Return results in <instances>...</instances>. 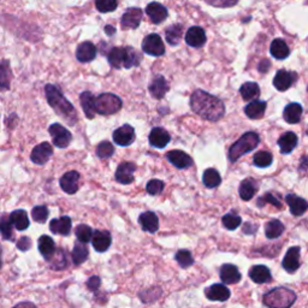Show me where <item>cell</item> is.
Wrapping results in <instances>:
<instances>
[{
  "mask_svg": "<svg viewBox=\"0 0 308 308\" xmlns=\"http://www.w3.org/2000/svg\"><path fill=\"white\" fill-rule=\"evenodd\" d=\"M190 107L196 115L211 122H217L225 113V106L223 101L201 89L195 91L190 96Z\"/></svg>",
  "mask_w": 308,
  "mask_h": 308,
  "instance_id": "cell-1",
  "label": "cell"
},
{
  "mask_svg": "<svg viewBox=\"0 0 308 308\" xmlns=\"http://www.w3.org/2000/svg\"><path fill=\"white\" fill-rule=\"evenodd\" d=\"M45 93H46L47 101L54 112L70 126H75V123L77 122L76 111L72 104L65 99L60 89L54 87L53 85H47L45 87Z\"/></svg>",
  "mask_w": 308,
  "mask_h": 308,
  "instance_id": "cell-2",
  "label": "cell"
},
{
  "mask_svg": "<svg viewBox=\"0 0 308 308\" xmlns=\"http://www.w3.org/2000/svg\"><path fill=\"white\" fill-rule=\"evenodd\" d=\"M107 58L111 67L115 69H130L137 67L141 61V54L133 47H113Z\"/></svg>",
  "mask_w": 308,
  "mask_h": 308,
  "instance_id": "cell-3",
  "label": "cell"
},
{
  "mask_svg": "<svg viewBox=\"0 0 308 308\" xmlns=\"http://www.w3.org/2000/svg\"><path fill=\"white\" fill-rule=\"evenodd\" d=\"M259 135L253 131H249L241 136V138L235 142L229 150V159L231 161H236L242 155H244L248 152L253 151L259 145Z\"/></svg>",
  "mask_w": 308,
  "mask_h": 308,
  "instance_id": "cell-4",
  "label": "cell"
},
{
  "mask_svg": "<svg viewBox=\"0 0 308 308\" xmlns=\"http://www.w3.org/2000/svg\"><path fill=\"white\" fill-rule=\"evenodd\" d=\"M296 295L295 293L286 288H277L273 289L264 296V304L268 307H278L285 308L290 307L295 302Z\"/></svg>",
  "mask_w": 308,
  "mask_h": 308,
  "instance_id": "cell-5",
  "label": "cell"
},
{
  "mask_svg": "<svg viewBox=\"0 0 308 308\" xmlns=\"http://www.w3.org/2000/svg\"><path fill=\"white\" fill-rule=\"evenodd\" d=\"M95 106L96 113H99V115H113V113L118 112L122 107V100L119 96L112 94V93H104L96 98Z\"/></svg>",
  "mask_w": 308,
  "mask_h": 308,
  "instance_id": "cell-6",
  "label": "cell"
},
{
  "mask_svg": "<svg viewBox=\"0 0 308 308\" xmlns=\"http://www.w3.org/2000/svg\"><path fill=\"white\" fill-rule=\"evenodd\" d=\"M48 133L51 134L54 146L58 148L68 147L72 140L70 131L58 123L52 124V126L48 128Z\"/></svg>",
  "mask_w": 308,
  "mask_h": 308,
  "instance_id": "cell-7",
  "label": "cell"
},
{
  "mask_svg": "<svg viewBox=\"0 0 308 308\" xmlns=\"http://www.w3.org/2000/svg\"><path fill=\"white\" fill-rule=\"evenodd\" d=\"M142 51L145 53L153 55V57H160L165 53L162 39L158 34H150L142 41Z\"/></svg>",
  "mask_w": 308,
  "mask_h": 308,
  "instance_id": "cell-8",
  "label": "cell"
},
{
  "mask_svg": "<svg viewBox=\"0 0 308 308\" xmlns=\"http://www.w3.org/2000/svg\"><path fill=\"white\" fill-rule=\"evenodd\" d=\"M143 12L138 8H129L123 13L120 24L123 29H136L142 20Z\"/></svg>",
  "mask_w": 308,
  "mask_h": 308,
  "instance_id": "cell-9",
  "label": "cell"
},
{
  "mask_svg": "<svg viewBox=\"0 0 308 308\" xmlns=\"http://www.w3.org/2000/svg\"><path fill=\"white\" fill-rule=\"evenodd\" d=\"M135 140V130L134 128L129 126V124H126V126H122L118 129H116L113 131V141H115L116 145L118 146L126 147L129 146L134 142Z\"/></svg>",
  "mask_w": 308,
  "mask_h": 308,
  "instance_id": "cell-10",
  "label": "cell"
},
{
  "mask_svg": "<svg viewBox=\"0 0 308 308\" xmlns=\"http://www.w3.org/2000/svg\"><path fill=\"white\" fill-rule=\"evenodd\" d=\"M52 154H53V148H52L51 143L43 142L33 148L30 159H32L34 164L44 165L48 161V159L51 158Z\"/></svg>",
  "mask_w": 308,
  "mask_h": 308,
  "instance_id": "cell-11",
  "label": "cell"
},
{
  "mask_svg": "<svg viewBox=\"0 0 308 308\" xmlns=\"http://www.w3.org/2000/svg\"><path fill=\"white\" fill-rule=\"evenodd\" d=\"M135 170H136V165L133 164V162H122L116 170V181L120 183V184H130L134 181Z\"/></svg>",
  "mask_w": 308,
  "mask_h": 308,
  "instance_id": "cell-12",
  "label": "cell"
},
{
  "mask_svg": "<svg viewBox=\"0 0 308 308\" xmlns=\"http://www.w3.org/2000/svg\"><path fill=\"white\" fill-rule=\"evenodd\" d=\"M296 79V74L292 71L286 70H279L273 79V86H275L277 91L284 92L286 89L292 87V85L295 82Z\"/></svg>",
  "mask_w": 308,
  "mask_h": 308,
  "instance_id": "cell-13",
  "label": "cell"
},
{
  "mask_svg": "<svg viewBox=\"0 0 308 308\" xmlns=\"http://www.w3.org/2000/svg\"><path fill=\"white\" fill-rule=\"evenodd\" d=\"M146 13L154 24H160L168 18V9H166L164 5H161L160 3L157 2L150 3V4L147 5Z\"/></svg>",
  "mask_w": 308,
  "mask_h": 308,
  "instance_id": "cell-14",
  "label": "cell"
},
{
  "mask_svg": "<svg viewBox=\"0 0 308 308\" xmlns=\"http://www.w3.org/2000/svg\"><path fill=\"white\" fill-rule=\"evenodd\" d=\"M166 158H168V160L170 161L171 164H174V166H176L177 169H188L193 165V159L183 151L175 150L168 152V153H166Z\"/></svg>",
  "mask_w": 308,
  "mask_h": 308,
  "instance_id": "cell-15",
  "label": "cell"
},
{
  "mask_svg": "<svg viewBox=\"0 0 308 308\" xmlns=\"http://www.w3.org/2000/svg\"><path fill=\"white\" fill-rule=\"evenodd\" d=\"M186 43L189 46L199 48L202 47L206 44V33L202 28L200 27H192L189 28L188 32L186 34Z\"/></svg>",
  "mask_w": 308,
  "mask_h": 308,
  "instance_id": "cell-16",
  "label": "cell"
},
{
  "mask_svg": "<svg viewBox=\"0 0 308 308\" xmlns=\"http://www.w3.org/2000/svg\"><path fill=\"white\" fill-rule=\"evenodd\" d=\"M96 57V47L91 41H85L76 50V58L81 63H89Z\"/></svg>",
  "mask_w": 308,
  "mask_h": 308,
  "instance_id": "cell-17",
  "label": "cell"
},
{
  "mask_svg": "<svg viewBox=\"0 0 308 308\" xmlns=\"http://www.w3.org/2000/svg\"><path fill=\"white\" fill-rule=\"evenodd\" d=\"M111 242H112V237H111V234L109 231L98 230L94 235H93V238H92L93 247H94L95 251L99 252V253L106 252L107 249L110 248Z\"/></svg>",
  "mask_w": 308,
  "mask_h": 308,
  "instance_id": "cell-18",
  "label": "cell"
},
{
  "mask_svg": "<svg viewBox=\"0 0 308 308\" xmlns=\"http://www.w3.org/2000/svg\"><path fill=\"white\" fill-rule=\"evenodd\" d=\"M79 174L77 171H69L60 178V188L68 194H75L78 189Z\"/></svg>",
  "mask_w": 308,
  "mask_h": 308,
  "instance_id": "cell-19",
  "label": "cell"
},
{
  "mask_svg": "<svg viewBox=\"0 0 308 308\" xmlns=\"http://www.w3.org/2000/svg\"><path fill=\"white\" fill-rule=\"evenodd\" d=\"M220 279L225 284H236L241 281V273L233 264H225L220 268Z\"/></svg>",
  "mask_w": 308,
  "mask_h": 308,
  "instance_id": "cell-20",
  "label": "cell"
},
{
  "mask_svg": "<svg viewBox=\"0 0 308 308\" xmlns=\"http://www.w3.org/2000/svg\"><path fill=\"white\" fill-rule=\"evenodd\" d=\"M283 268L289 273H294L300 268V248L292 247L286 252L284 259H283Z\"/></svg>",
  "mask_w": 308,
  "mask_h": 308,
  "instance_id": "cell-21",
  "label": "cell"
},
{
  "mask_svg": "<svg viewBox=\"0 0 308 308\" xmlns=\"http://www.w3.org/2000/svg\"><path fill=\"white\" fill-rule=\"evenodd\" d=\"M71 219L70 217H60L52 219L50 223V229L55 235H61V236H68L71 231Z\"/></svg>",
  "mask_w": 308,
  "mask_h": 308,
  "instance_id": "cell-22",
  "label": "cell"
},
{
  "mask_svg": "<svg viewBox=\"0 0 308 308\" xmlns=\"http://www.w3.org/2000/svg\"><path fill=\"white\" fill-rule=\"evenodd\" d=\"M171 136L164 128H153L150 134V143L153 147L164 148L166 145L170 142Z\"/></svg>",
  "mask_w": 308,
  "mask_h": 308,
  "instance_id": "cell-23",
  "label": "cell"
},
{
  "mask_svg": "<svg viewBox=\"0 0 308 308\" xmlns=\"http://www.w3.org/2000/svg\"><path fill=\"white\" fill-rule=\"evenodd\" d=\"M206 297L211 301L223 302L230 297V290L224 284H213L206 289Z\"/></svg>",
  "mask_w": 308,
  "mask_h": 308,
  "instance_id": "cell-24",
  "label": "cell"
},
{
  "mask_svg": "<svg viewBox=\"0 0 308 308\" xmlns=\"http://www.w3.org/2000/svg\"><path fill=\"white\" fill-rule=\"evenodd\" d=\"M169 91V83L166 81L164 76L158 75L152 79L150 85V93L151 95L155 99H161L164 98V95Z\"/></svg>",
  "mask_w": 308,
  "mask_h": 308,
  "instance_id": "cell-25",
  "label": "cell"
},
{
  "mask_svg": "<svg viewBox=\"0 0 308 308\" xmlns=\"http://www.w3.org/2000/svg\"><path fill=\"white\" fill-rule=\"evenodd\" d=\"M285 201L288 203L290 212H292L294 216H302L308 209V202L306 200L299 198L295 194H288V195L285 196Z\"/></svg>",
  "mask_w": 308,
  "mask_h": 308,
  "instance_id": "cell-26",
  "label": "cell"
},
{
  "mask_svg": "<svg viewBox=\"0 0 308 308\" xmlns=\"http://www.w3.org/2000/svg\"><path fill=\"white\" fill-rule=\"evenodd\" d=\"M138 223L145 231L154 234L159 229V219L154 212H145L138 217Z\"/></svg>",
  "mask_w": 308,
  "mask_h": 308,
  "instance_id": "cell-27",
  "label": "cell"
},
{
  "mask_svg": "<svg viewBox=\"0 0 308 308\" xmlns=\"http://www.w3.org/2000/svg\"><path fill=\"white\" fill-rule=\"evenodd\" d=\"M79 100H81V105L86 117L89 119H92L96 113V106H95L96 99L94 98V95H93V93L83 92L81 96H79Z\"/></svg>",
  "mask_w": 308,
  "mask_h": 308,
  "instance_id": "cell-28",
  "label": "cell"
},
{
  "mask_svg": "<svg viewBox=\"0 0 308 308\" xmlns=\"http://www.w3.org/2000/svg\"><path fill=\"white\" fill-rule=\"evenodd\" d=\"M249 277L254 283H258V284H262V283H268L271 281L272 276L270 270L266 268L264 265H257L253 266L249 271Z\"/></svg>",
  "mask_w": 308,
  "mask_h": 308,
  "instance_id": "cell-29",
  "label": "cell"
},
{
  "mask_svg": "<svg viewBox=\"0 0 308 308\" xmlns=\"http://www.w3.org/2000/svg\"><path fill=\"white\" fill-rule=\"evenodd\" d=\"M257 190H258L257 181L253 178H247L244 179V181H242V183L240 184V188H238V193H240V196L242 200L248 201V200H251L255 195Z\"/></svg>",
  "mask_w": 308,
  "mask_h": 308,
  "instance_id": "cell-30",
  "label": "cell"
},
{
  "mask_svg": "<svg viewBox=\"0 0 308 308\" xmlns=\"http://www.w3.org/2000/svg\"><path fill=\"white\" fill-rule=\"evenodd\" d=\"M37 247H39V252L43 257L46 259V260H50V259L53 257L55 253V244L54 241L52 240L50 236H41L39 238V243H37Z\"/></svg>",
  "mask_w": 308,
  "mask_h": 308,
  "instance_id": "cell-31",
  "label": "cell"
},
{
  "mask_svg": "<svg viewBox=\"0 0 308 308\" xmlns=\"http://www.w3.org/2000/svg\"><path fill=\"white\" fill-rule=\"evenodd\" d=\"M266 111V102L261 100H254L245 106L244 112L251 119H259L264 116Z\"/></svg>",
  "mask_w": 308,
  "mask_h": 308,
  "instance_id": "cell-32",
  "label": "cell"
},
{
  "mask_svg": "<svg viewBox=\"0 0 308 308\" xmlns=\"http://www.w3.org/2000/svg\"><path fill=\"white\" fill-rule=\"evenodd\" d=\"M301 116H302V107L300 104H289L284 109L283 117H284L285 122L289 124H296L300 122Z\"/></svg>",
  "mask_w": 308,
  "mask_h": 308,
  "instance_id": "cell-33",
  "label": "cell"
},
{
  "mask_svg": "<svg viewBox=\"0 0 308 308\" xmlns=\"http://www.w3.org/2000/svg\"><path fill=\"white\" fill-rule=\"evenodd\" d=\"M270 52L276 59H285L286 57L290 54V50L288 45L285 44L284 40L282 39H276L272 41L271 47H270Z\"/></svg>",
  "mask_w": 308,
  "mask_h": 308,
  "instance_id": "cell-34",
  "label": "cell"
},
{
  "mask_svg": "<svg viewBox=\"0 0 308 308\" xmlns=\"http://www.w3.org/2000/svg\"><path fill=\"white\" fill-rule=\"evenodd\" d=\"M296 145H297V136L296 134L292 133V131L282 135L278 140V146L281 148V152L283 154L290 153V152L296 147Z\"/></svg>",
  "mask_w": 308,
  "mask_h": 308,
  "instance_id": "cell-35",
  "label": "cell"
},
{
  "mask_svg": "<svg viewBox=\"0 0 308 308\" xmlns=\"http://www.w3.org/2000/svg\"><path fill=\"white\" fill-rule=\"evenodd\" d=\"M183 36V26L182 24H174V26L169 27L165 32L166 41L171 45V46H177L181 43Z\"/></svg>",
  "mask_w": 308,
  "mask_h": 308,
  "instance_id": "cell-36",
  "label": "cell"
},
{
  "mask_svg": "<svg viewBox=\"0 0 308 308\" xmlns=\"http://www.w3.org/2000/svg\"><path fill=\"white\" fill-rule=\"evenodd\" d=\"M240 93L243 100H245V101H251V100H255L260 95V88H259L258 83L245 82L240 88Z\"/></svg>",
  "mask_w": 308,
  "mask_h": 308,
  "instance_id": "cell-37",
  "label": "cell"
},
{
  "mask_svg": "<svg viewBox=\"0 0 308 308\" xmlns=\"http://www.w3.org/2000/svg\"><path fill=\"white\" fill-rule=\"evenodd\" d=\"M10 219H11L13 227L18 231L26 230L29 227V219H28L27 212L23 210H17L10 214Z\"/></svg>",
  "mask_w": 308,
  "mask_h": 308,
  "instance_id": "cell-38",
  "label": "cell"
},
{
  "mask_svg": "<svg viewBox=\"0 0 308 308\" xmlns=\"http://www.w3.org/2000/svg\"><path fill=\"white\" fill-rule=\"evenodd\" d=\"M202 182L207 188H216L221 183V177L216 169H207L202 175Z\"/></svg>",
  "mask_w": 308,
  "mask_h": 308,
  "instance_id": "cell-39",
  "label": "cell"
},
{
  "mask_svg": "<svg viewBox=\"0 0 308 308\" xmlns=\"http://www.w3.org/2000/svg\"><path fill=\"white\" fill-rule=\"evenodd\" d=\"M88 248L86 247V243L83 242H79V243H76L74 247V251H72V261H74L75 265H81L87 260L88 258Z\"/></svg>",
  "mask_w": 308,
  "mask_h": 308,
  "instance_id": "cell-40",
  "label": "cell"
},
{
  "mask_svg": "<svg viewBox=\"0 0 308 308\" xmlns=\"http://www.w3.org/2000/svg\"><path fill=\"white\" fill-rule=\"evenodd\" d=\"M284 231V225L281 223L279 220L273 219L270 220L265 227V234L266 237L270 238V240H273V238L279 237Z\"/></svg>",
  "mask_w": 308,
  "mask_h": 308,
  "instance_id": "cell-41",
  "label": "cell"
},
{
  "mask_svg": "<svg viewBox=\"0 0 308 308\" xmlns=\"http://www.w3.org/2000/svg\"><path fill=\"white\" fill-rule=\"evenodd\" d=\"M76 237L79 242H83V243H88V242L92 241L93 238V230L91 227L85 225V224H81L76 228L75 230Z\"/></svg>",
  "mask_w": 308,
  "mask_h": 308,
  "instance_id": "cell-42",
  "label": "cell"
},
{
  "mask_svg": "<svg viewBox=\"0 0 308 308\" xmlns=\"http://www.w3.org/2000/svg\"><path fill=\"white\" fill-rule=\"evenodd\" d=\"M272 160H273L272 154L270 153V152H266V151L258 152V153L255 154L253 158L254 165L258 166V168H268V166L272 164Z\"/></svg>",
  "mask_w": 308,
  "mask_h": 308,
  "instance_id": "cell-43",
  "label": "cell"
},
{
  "mask_svg": "<svg viewBox=\"0 0 308 308\" xmlns=\"http://www.w3.org/2000/svg\"><path fill=\"white\" fill-rule=\"evenodd\" d=\"M221 221H223V225L228 230H235L241 225L242 219L240 216H237V214L228 213L221 218Z\"/></svg>",
  "mask_w": 308,
  "mask_h": 308,
  "instance_id": "cell-44",
  "label": "cell"
},
{
  "mask_svg": "<svg viewBox=\"0 0 308 308\" xmlns=\"http://www.w3.org/2000/svg\"><path fill=\"white\" fill-rule=\"evenodd\" d=\"M175 258H176V261L178 262V265L183 269L189 268V266H192L194 264L193 255L190 254L189 251H186V249H181V251H178L177 253H176Z\"/></svg>",
  "mask_w": 308,
  "mask_h": 308,
  "instance_id": "cell-45",
  "label": "cell"
},
{
  "mask_svg": "<svg viewBox=\"0 0 308 308\" xmlns=\"http://www.w3.org/2000/svg\"><path fill=\"white\" fill-rule=\"evenodd\" d=\"M95 6L102 13L112 12L118 6V0H95Z\"/></svg>",
  "mask_w": 308,
  "mask_h": 308,
  "instance_id": "cell-46",
  "label": "cell"
},
{
  "mask_svg": "<svg viewBox=\"0 0 308 308\" xmlns=\"http://www.w3.org/2000/svg\"><path fill=\"white\" fill-rule=\"evenodd\" d=\"M113 153H115V147H113V145H111L109 141H102V142H100L98 145L96 154H98L99 158L101 159L110 158Z\"/></svg>",
  "mask_w": 308,
  "mask_h": 308,
  "instance_id": "cell-47",
  "label": "cell"
},
{
  "mask_svg": "<svg viewBox=\"0 0 308 308\" xmlns=\"http://www.w3.org/2000/svg\"><path fill=\"white\" fill-rule=\"evenodd\" d=\"M50 261H52V268L57 269V270H61L64 268H67V266L69 265L68 261H67V257H65L63 249H59L58 251V253L55 252L53 257H52L50 259Z\"/></svg>",
  "mask_w": 308,
  "mask_h": 308,
  "instance_id": "cell-48",
  "label": "cell"
},
{
  "mask_svg": "<svg viewBox=\"0 0 308 308\" xmlns=\"http://www.w3.org/2000/svg\"><path fill=\"white\" fill-rule=\"evenodd\" d=\"M32 218L36 223L44 224L48 218V210L46 206H35L32 211Z\"/></svg>",
  "mask_w": 308,
  "mask_h": 308,
  "instance_id": "cell-49",
  "label": "cell"
},
{
  "mask_svg": "<svg viewBox=\"0 0 308 308\" xmlns=\"http://www.w3.org/2000/svg\"><path fill=\"white\" fill-rule=\"evenodd\" d=\"M12 221L10 219V217L8 218L6 216L3 217L2 220V234H3V238L5 240H11L13 238V231H12Z\"/></svg>",
  "mask_w": 308,
  "mask_h": 308,
  "instance_id": "cell-50",
  "label": "cell"
},
{
  "mask_svg": "<svg viewBox=\"0 0 308 308\" xmlns=\"http://www.w3.org/2000/svg\"><path fill=\"white\" fill-rule=\"evenodd\" d=\"M146 189L147 193L151 194V195H159L164 189V182L160 181V179H151L147 183Z\"/></svg>",
  "mask_w": 308,
  "mask_h": 308,
  "instance_id": "cell-51",
  "label": "cell"
},
{
  "mask_svg": "<svg viewBox=\"0 0 308 308\" xmlns=\"http://www.w3.org/2000/svg\"><path fill=\"white\" fill-rule=\"evenodd\" d=\"M265 203H271V205L278 207V209H281V207H282L281 202L278 201V199H276L275 195H273V194H271V193H268L266 195L262 196V198L258 199V206L259 207H262L265 205Z\"/></svg>",
  "mask_w": 308,
  "mask_h": 308,
  "instance_id": "cell-52",
  "label": "cell"
},
{
  "mask_svg": "<svg viewBox=\"0 0 308 308\" xmlns=\"http://www.w3.org/2000/svg\"><path fill=\"white\" fill-rule=\"evenodd\" d=\"M237 2L238 0H206V3L216 8H231L236 5Z\"/></svg>",
  "mask_w": 308,
  "mask_h": 308,
  "instance_id": "cell-53",
  "label": "cell"
},
{
  "mask_svg": "<svg viewBox=\"0 0 308 308\" xmlns=\"http://www.w3.org/2000/svg\"><path fill=\"white\" fill-rule=\"evenodd\" d=\"M30 247H32V242H30V238H28L26 236L20 237L19 241L17 242V248H18L19 251H22V252L28 251V249H29Z\"/></svg>",
  "mask_w": 308,
  "mask_h": 308,
  "instance_id": "cell-54",
  "label": "cell"
},
{
  "mask_svg": "<svg viewBox=\"0 0 308 308\" xmlns=\"http://www.w3.org/2000/svg\"><path fill=\"white\" fill-rule=\"evenodd\" d=\"M87 286L92 290V292H94V290L98 289L100 286V278H99V277H96V276L91 277V278H89L88 282H87Z\"/></svg>",
  "mask_w": 308,
  "mask_h": 308,
  "instance_id": "cell-55",
  "label": "cell"
},
{
  "mask_svg": "<svg viewBox=\"0 0 308 308\" xmlns=\"http://www.w3.org/2000/svg\"><path fill=\"white\" fill-rule=\"evenodd\" d=\"M299 171L301 175H308V157H302L300 161V166H299Z\"/></svg>",
  "mask_w": 308,
  "mask_h": 308,
  "instance_id": "cell-56",
  "label": "cell"
},
{
  "mask_svg": "<svg viewBox=\"0 0 308 308\" xmlns=\"http://www.w3.org/2000/svg\"><path fill=\"white\" fill-rule=\"evenodd\" d=\"M269 67H270V61L269 60H262L261 64L259 65V70H260L261 72H266L269 70Z\"/></svg>",
  "mask_w": 308,
  "mask_h": 308,
  "instance_id": "cell-57",
  "label": "cell"
},
{
  "mask_svg": "<svg viewBox=\"0 0 308 308\" xmlns=\"http://www.w3.org/2000/svg\"><path fill=\"white\" fill-rule=\"evenodd\" d=\"M105 33L107 34V35L111 36V35H113V34L116 33V29L112 26H106L105 27Z\"/></svg>",
  "mask_w": 308,
  "mask_h": 308,
  "instance_id": "cell-58",
  "label": "cell"
}]
</instances>
